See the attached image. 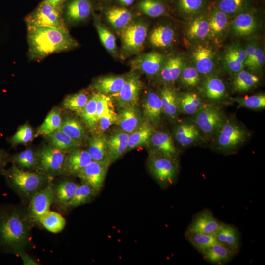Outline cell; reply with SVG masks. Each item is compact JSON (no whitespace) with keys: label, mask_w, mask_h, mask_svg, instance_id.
<instances>
[{"label":"cell","mask_w":265,"mask_h":265,"mask_svg":"<svg viewBox=\"0 0 265 265\" xmlns=\"http://www.w3.org/2000/svg\"><path fill=\"white\" fill-rule=\"evenodd\" d=\"M98 192L87 184L78 185L74 194L66 207L75 208L89 202Z\"/></svg>","instance_id":"43"},{"label":"cell","mask_w":265,"mask_h":265,"mask_svg":"<svg viewBox=\"0 0 265 265\" xmlns=\"http://www.w3.org/2000/svg\"><path fill=\"white\" fill-rule=\"evenodd\" d=\"M140 112L136 106H128L120 108L116 123L121 130L130 133L142 123Z\"/></svg>","instance_id":"21"},{"label":"cell","mask_w":265,"mask_h":265,"mask_svg":"<svg viewBox=\"0 0 265 265\" xmlns=\"http://www.w3.org/2000/svg\"><path fill=\"white\" fill-rule=\"evenodd\" d=\"M147 165L150 173L161 188H167L175 183L179 169L177 159L151 153Z\"/></svg>","instance_id":"5"},{"label":"cell","mask_w":265,"mask_h":265,"mask_svg":"<svg viewBox=\"0 0 265 265\" xmlns=\"http://www.w3.org/2000/svg\"><path fill=\"white\" fill-rule=\"evenodd\" d=\"M204 91L205 97L209 100L217 102L224 98L226 87L219 78L211 76L208 78L204 84Z\"/></svg>","instance_id":"38"},{"label":"cell","mask_w":265,"mask_h":265,"mask_svg":"<svg viewBox=\"0 0 265 265\" xmlns=\"http://www.w3.org/2000/svg\"><path fill=\"white\" fill-rule=\"evenodd\" d=\"M62 122L61 112L58 108H53L46 116L44 122L39 127L38 135L47 136L52 132L59 129Z\"/></svg>","instance_id":"44"},{"label":"cell","mask_w":265,"mask_h":265,"mask_svg":"<svg viewBox=\"0 0 265 265\" xmlns=\"http://www.w3.org/2000/svg\"><path fill=\"white\" fill-rule=\"evenodd\" d=\"M126 79V77L123 76L101 77L95 81L93 86L97 93L110 96L122 88Z\"/></svg>","instance_id":"27"},{"label":"cell","mask_w":265,"mask_h":265,"mask_svg":"<svg viewBox=\"0 0 265 265\" xmlns=\"http://www.w3.org/2000/svg\"><path fill=\"white\" fill-rule=\"evenodd\" d=\"M93 161L109 167L111 164L108 152L106 140L104 136L98 134L88 139L87 150Z\"/></svg>","instance_id":"22"},{"label":"cell","mask_w":265,"mask_h":265,"mask_svg":"<svg viewBox=\"0 0 265 265\" xmlns=\"http://www.w3.org/2000/svg\"><path fill=\"white\" fill-rule=\"evenodd\" d=\"M142 89L139 77L132 73L126 77L122 88L117 93L109 96L115 101L120 108L128 106H136Z\"/></svg>","instance_id":"10"},{"label":"cell","mask_w":265,"mask_h":265,"mask_svg":"<svg viewBox=\"0 0 265 265\" xmlns=\"http://www.w3.org/2000/svg\"><path fill=\"white\" fill-rule=\"evenodd\" d=\"M147 27L141 22L129 23L122 29L121 41L124 49L129 53L140 51L147 36Z\"/></svg>","instance_id":"11"},{"label":"cell","mask_w":265,"mask_h":265,"mask_svg":"<svg viewBox=\"0 0 265 265\" xmlns=\"http://www.w3.org/2000/svg\"><path fill=\"white\" fill-rule=\"evenodd\" d=\"M259 81L258 76L242 70L236 74L232 81V86L235 91L243 93L255 87Z\"/></svg>","instance_id":"34"},{"label":"cell","mask_w":265,"mask_h":265,"mask_svg":"<svg viewBox=\"0 0 265 265\" xmlns=\"http://www.w3.org/2000/svg\"><path fill=\"white\" fill-rule=\"evenodd\" d=\"M178 143L183 147H187L200 140L202 133L193 121H183L178 124L173 131Z\"/></svg>","instance_id":"17"},{"label":"cell","mask_w":265,"mask_h":265,"mask_svg":"<svg viewBox=\"0 0 265 265\" xmlns=\"http://www.w3.org/2000/svg\"><path fill=\"white\" fill-rule=\"evenodd\" d=\"M92 10L90 0H66L62 6L65 23L71 24L86 20L91 14Z\"/></svg>","instance_id":"12"},{"label":"cell","mask_w":265,"mask_h":265,"mask_svg":"<svg viewBox=\"0 0 265 265\" xmlns=\"http://www.w3.org/2000/svg\"><path fill=\"white\" fill-rule=\"evenodd\" d=\"M59 129L73 139L81 142L86 137L85 129L76 118L67 117L62 120Z\"/></svg>","instance_id":"40"},{"label":"cell","mask_w":265,"mask_h":265,"mask_svg":"<svg viewBox=\"0 0 265 265\" xmlns=\"http://www.w3.org/2000/svg\"><path fill=\"white\" fill-rule=\"evenodd\" d=\"M3 174L10 188L30 199L46 186L49 178V176L43 173L25 171L14 164Z\"/></svg>","instance_id":"3"},{"label":"cell","mask_w":265,"mask_h":265,"mask_svg":"<svg viewBox=\"0 0 265 265\" xmlns=\"http://www.w3.org/2000/svg\"><path fill=\"white\" fill-rule=\"evenodd\" d=\"M257 46L254 43L248 44L245 48L246 53V58L244 62V66L250 69L254 58Z\"/></svg>","instance_id":"59"},{"label":"cell","mask_w":265,"mask_h":265,"mask_svg":"<svg viewBox=\"0 0 265 265\" xmlns=\"http://www.w3.org/2000/svg\"><path fill=\"white\" fill-rule=\"evenodd\" d=\"M142 108L145 121L153 125L160 123L164 112L159 96L152 91L148 92L143 99Z\"/></svg>","instance_id":"16"},{"label":"cell","mask_w":265,"mask_h":265,"mask_svg":"<svg viewBox=\"0 0 265 265\" xmlns=\"http://www.w3.org/2000/svg\"><path fill=\"white\" fill-rule=\"evenodd\" d=\"M185 236L200 253L217 242L214 234L194 233L185 234Z\"/></svg>","instance_id":"46"},{"label":"cell","mask_w":265,"mask_h":265,"mask_svg":"<svg viewBox=\"0 0 265 265\" xmlns=\"http://www.w3.org/2000/svg\"><path fill=\"white\" fill-rule=\"evenodd\" d=\"M208 262L215 265H224L229 263L236 255V253L217 242L201 253Z\"/></svg>","instance_id":"24"},{"label":"cell","mask_w":265,"mask_h":265,"mask_svg":"<svg viewBox=\"0 0 265 265\" xmlns=\"http://www.w3.org/2000/svg\"><path fill=\"white\" fill-rule=\"evenodd\" d=\"M148 144L151 148V153L174 159L178 158V150L171 135L168 132L162 131L153 132Z\"/></svg>","instance_id":"15"},{"label":"cell","mask_w":265,"mask_h":265,"mask_svg":"<svg viewBox=\"0 0 265 265\" xmlns=\"http://www.w3.org/2000/svg\"><path fill=\"white\" fill-rule=\"evenodd\" d=\"M28 57L40 61L48 56L76 47L78 42L67 29L41 26H27Z\"/></svg>","instance_id":"1"},{"label":"cell","mask_w":265,"mask_h":265,"mask_svg":"<svg viewBox=\"0 0 265 265\" xmlns=\"http://www.w3.org/2000/svg\"><path fill=\"white\" fill-rule=\"evenodd\" d=\"M32 220L12 206L0 207V250L18 254L29 239Z\"/></svg>","instance_id":"2"},{"label":"cell","mask_w":265,"mask_h":265,"mask_svg":"<svg viewBox=\"0 0 265 265\" xmlns=\"http://www.w3.org/2000/svg\"><path fill=\"white\" fill-rule=\"evenodd\" d=\"M78 184L70 180H63L53 187L54 200L59 204L67 207L72 199Z\"/></svg>","instance_id":"36"},{"label":"cell","mask_w":265,"mask_h":265,"mask_svg":"<svg viewBox=\"0 0 265 265\" xmlns=\"http://www.w3.org/2000/svg\"><path fill=\"white\" fill-rule=\"evenodd\" d=\"M179 79L182 85L187 88L196 87L200 82L199 73L194 67H185Z\"/></svg>","instance_id":"53"},{"label":"cell","mask_w":265,"mask_h":265,"mask_svg":"<svg viewBox=\"0 0 265 265\" xmlns=\"http://www.w3.org/2000/svg\"><path fill=\"white\" fill-rule=\"evenodd\" d=\"M109 167L92 161L76 175L82 183L91 186L97 192L102 188Z\"/></svg>","instance_id":"14"},{"label":"cell","mask_w":265,"mask_h":265,"mask_svg":"<svg viewBox=\"0 0 265 265\" xmlns=\"http://www.w3.org/2000/svg\"><path fill=\"white\" fill-rule=\"evenodd\" d=\"M221 223L210 210L204 209L194 216L185 234L200 233L214 234Z\"/></svg>","instance_id":"13"},{"label":"cell","mask_w":265,"mask_h":265,"mask_svg":"<svg viewBox=\"0 0 265 265\" xmlns=\"http://www.w3.org/2000/svg\"><path fill=\"white\" fill-rule=\"evenodd\" d=\"M92 161L87 150L79 147L74 148L66 155L64 172L76 176L80 170Z\"/></svg>","instance_id":"19"},{"label":"cell","mask_w":265,"mask_h":265,"mask_svg":"<svg viewBox=\"0 0 265 265\" xmlns=\"http://www.w3.org/2000/svg\"><path fill=\"white\" fill-rule=\"evenodd\" d=\"M97 93L89 96L88 101L81 113L80 114L87 126L92 130L98 125L96 114Z\"/></svg>","instance_id":"47"},{"label":"cell","mask_w":265,"mask_h":265,"mask_svg":"<svg viewBox=\"0 0 265 265\" xmlns=\"http://www.w3.org/2000/svg\"><path fill=\"white\" fill-rule=\"evenodd\" d=\"M233 101L238 104V107L250 109H261L265 107V95L258 94L242 97H236Z\"/></svg>","instance_id":"49"},{"label":"cell","mask_w":265,"mask_h":265,"mask_svg":"<svg viewBox=\"0 0 265 265\" xmlns=\"http://www.w3.org/2000/svg\"><path fill=\"white\" fill-rule=\"evenodd\" d=\"M66 0H43L42 1L55 6H62Z\"/></svg>","instance_id":"62"},{"label":"cell","mask_w":265,"mask_h":265,"mask_svg":"<svg viewBox=\"0 0 265 265\" xmlns=\"http://www.w3.org/2000/svg\"><path fill=\"white\" fill-rule=\"evenodd\" d=\"M52 177L49 176L46 186L36 192L30 198L28 214L32 222H39L54 200Z\"/></svg>","instance_id":"9"},{"label":"cell","mask_w":265,"mask_h":265,"mask_svg":"<svg viewBox=\"0 0 265 265\" xmlns=\"http://www.w3.org/2000/svg\"><path fill=\"white\" fill-rule=\"evenodd\" d=\"M38 223L48 231L56 233L64 228L66 220L60 214L49 210L42 215Z\"/></svg>","instance_id":"41"},{"label":"cell","mask_w":265,"mask_h":265,"mask_svg":"<svg viewBox=\"0 0 265 265\" xmlns=\"http://www.w3.org/2000/svg\"><path fill=\"white\" fill-rule=\"evenodd\" d=\"M9 160L7 153L3 149H0V174L3 173L5 171L4 168Z\"/></svg>","instance_id":"60"},{"label":"cell","mask_w":265,"mask_h":265,"mask_svg":"<svg viewBox=\"0 0 265 265\" xmlns=\"http://www.w3.org/2000/svg\"><path fill=\"white\" fill-rule=\"evenodd\" d=\"M33 138L32 128L29 124H25L18 129L15 133L9 139V142L14 146L28 143Z\"/></svg>","instance_id":"54"},{"label":"cell","mask_w":265,"mask_h":265,"mask_svg":"<svg viewBox=\"0 0 265 265\" xmlns=\"http://www.w3.org/2000/svg\"><path fill=\"white\" fill-rule=\"evenodd\" d=\"M265 61V53L260 47H257L254 60L249 70L259 71L263 67Z\"/></svg>","instance_id":"58"},{"label":"cell","mask_w":265,"mask_h":265,"mask_svg":"<svg viewBox=\"0 0 265 265\" xmlns=\"http://www.w3.org/2000/svg\"><path fill=\"white\" fill-rule=\"evenodd\" d=\"M226 118L215 105L203 103L194 114L193 121L203 135L211 138L216 135Z\"/></svg>","instance_id":"6"},{"label":"cell","mask_w":265,"mask_h":265,"mask_svg":"<svg viewBox=\"0 0 265 265\" xmlns=\"http://www.w3.org/2000/svg\"><path fill=\"white\" fill-rule=\"evenodd\" d=\"M256 26V19L254 14L242 11L234 19L232 29L236 35L245 36L251 34L255 31Z\"/></svg>","instance_id":"28"},{"label":"cell","mask_w":265,"mask_h":265,"mask_svg":"<svg viewBox=\"0 0 265 265\" xmlns=\"http://www.w3.org/2000/svg\"><path fill=\"white\" fill-rule=\"evenodd\" d=\"M246 56L245 49L240 45L235 44L229 47L224 55L226 69L231 73L236 74L242 70Z\"/></svg>","instance_id":"23"},{"label":"cell","mask_w":265,"mask_h":265,"mask_svg":"<svg viewBox=\"0 0 265 265\" xmlns=\"http://www.w3.org/2000/svg\"><path fill=\"white\" fill-rule=\"evenodd\" d=\"M214 235L217 242L228 247L236 254L238 252L241 246L240 235L235 226L222 222Z\"/></svg>","instance_id":"20"},{"label":"cell","mask_w":265,"mask_h":265,"mask_svg":"<svg viewBox=\"0 0 265 265\" xmlns=\"http://www.w3.org/2000/svg\"><path fill=\"white\" fill-rule=\"evenodd\" d=\"M163 112L170 119H176L179 112L177 94L175 90L169 87L164 86L161 90L159 96Z\"/></svg>","instance_id":"33"},{"label":"cell","mask_w":265,"mask_h":265,"mask_svg":"<svg viewBox=\"0 0 265 265\" xmlns=\"http://www.w3.org/2000/svg\"><path fill=\"white\" fill-rule=\"evenodd\" d=\"M89 96L85 90L66 96L63 102L64 108L80 114L85 106Z\"/></svg>","instance_id":"45"},{"label":"cell","mask_w":265,"mask_h":265,"mask_svg":"<svg viewBox=\"0 0 265 265\" xmlns=\"http://www.w3.org/2000/svg\"><path fill=\"white\" fill-rule=\"evenodd\" d=\"M177 101L179 112L186 115H194L203 104L199 95L193 92L177 95Z\"/></svg>","instance_id":"32"},{"label":"cell","mask_w":265,"mask_h":265,"mask_svg":"<svg viewBox=\"0 0 265 265\" xmlns=\"http://www.w3.org/2000/svg\"><path fill=\"white\" fill-rule=\"evenodd\" d=\"M205 0H178L179 10L187 15H193L200 12L204 7Z\"/></svg>","instance_id":"55"},{"label":"cell","mask_w":265,"mask_h":265,"mask_svg":"<svg viewBox=\"0 0 265 265\" xmlns=\"http://www.w3.org/2000/svg\"><path fill=\"white\" fill-rule=\"evenodd\" d=\"M250 133L243 125L236 119L226 118L215 136L216 148L223 153H232L247 140Z\"/></svg>","instance_id":"4"},{"label":"cell","mask_w":265,"mask_h":265,"mask_svg":"<svg viewBox=\"0 0 265 265\" xmlns=\"http://www.w3.org/2000/svg\"><path fill=\"white\" fill-rule=\"evenodd\" d=\"M117 119V114L115 112L113 106L106 110L99 118L98 124L99 129L102 131L108 129L110 126L116 124Z\"/></svg>","instance_id":"56"},{"label":"cell","mask_w":265,"mask_h":265,"mask_svg":"<svg viewBox=\"0 0 265 265\" xmlns=\"http://www.w3.org/2000/svg\"><path fill=\"white\" fill-rule=\"evenodd\" d=\"M137 7L141 12L151 17L160 16L166 11L164 4L159 0H141Z\"/></svg>","instance_id":"50"},{"label":"cell","mask_w":265,"mask_h":265,"mask_svg":"<svg viewBox=\"0 0 265 265\" xmlns=\"http://www.w3.org/2000/svg\"><path fill=\"white\" fill-rule=\"evenodd\" d=\"M11 160L19 168L32 169L36 167L37 156L33 150L28 149L14 155Z\"/></svg>","instance_id":"48"},{"label":"cell","mask_w":265,"mask_h":265,"mask_svg":"<svg viewBox=\"0 0 265 265\" xmlns=\"http://www.w3.org/2000/svg\"><path fill=\"white\" fill-rule=\"evenodd\" d=\"M184 67V62L181 56L172 57L164 63L158 73L159 78L164 83H172L179 79Z\"/></svg>","instance_id":"26"},{"label":"cell","mask_w":265,"mask_h":265,"mask_svg":"<svg viewBox=\"0 0 265 265\" xmlns=\"http://www.w3.org/2000/svg\"><path fill=\"white\" fill-rule=\"evenodd\" d=\"M193 58L195 68L199 74L207 75L213 70V55L208 47L202 45L197 46L193 52Z\"/></svg>","instance_id":"29"},{"label":"cell","mask_w":265,"mask_h":265,"mask_svg":"<svg viewBox=\"0 0 265 265\" xmlns=\"http://www.w3.org/2000/svg\"><path fill=\"white\" fill-rule=\"evenodd\" d=\"M174 34V30L170 26L160 25L152 31L149 37V41L154 47H167L173 42Z\"/></svg>","instance_id":"35"},{"label":"cell","mask_w":265,"mask_h":265,"mask_svg":"<svg viewBox=\"0 0 265 265\" xmlns=\"http://www.w3.org/2000/svg\"><path fill=\"white\" fill-rule=\"evenodd\" d=\"M62 6H53L42 1L32 12L26 16L25 22L27 26L67 29L62 16Z\"/></svg>","instance_id":"7"},{"label":"cell","mask_w":265,"mask_h":265,"mask_svg":"<svg viewBox=\"0 0 265 265\" xmlns=\"http://www.w3.org/2000/svg\"><path fill=\"white\" fill-rule=\"evenodd\" d=\"M153 132L151 124L146 121L143 122L137 129L129 133L127 151L148 144Z\"/></svg>","instance_id":"31"},{"label":"cell","mask_w":265,"mask_h":265,"mask_svg":"<svg viewBox=\"0 0 265 265\" xmlns=\"http://www.w3.org/2000/svg\"><path fill=\"white\" fill-rule=\"evenodd\" d=\"M247 5V0H219L217 8L228 15L240 13Z\"/></svg>","instance_id":"52"},{"label":"cell","mask_w":265,"mask_h":265,"mask_svg":"<svg viewBox=\"0 0 265 265\" xmlns=\"http://www.w3.org/2000/svg\"><path fill=\"white\" fill-rule=\"evenodd\" d=\"M123 5L129 6L132 4L134 0H118Z\"/></svg>","instance_id":"63"},{"label":"cell","mask_w":265,"mask_h":265,"mask_svg":"<svg viewBox=\"0 0 265 265\" xmlns=\"http://www.w3.org/2000/svg\"><path fill=\"white\" fill-rule=\"evenodd\" d=\"M65 152L51 145L41 148L37 153L38 172L51 177L64 172Z\"/></svg>","instance_id":"8"},{"label":"cell","mask_w":265,"mask_h":265,"mask_svg":"<svg viewBox=\"0 0 265 265\" xmlns=\"http://www.w3.org/2000/svg\"><path fill=\"white\" fill-rule=\"evenodd\" d=\"M18 255L22 258L24 265H38V263L35 261L29 255L25 253L23 250L18 253Z\"/></svg>","instance_id":"61"},{"label":"cell","mask_w":265,"mask_h":265,"mask_svg":"<svg viewBox=\"0 0 265 265\" xmlns=\"http://www.w3.org/2000/svg\"><path fill=\"white\" fill-rule=\"evenodd\" d=\"M106 16L110 24L116 29H123L132 19V14L127 8L113 7L108 9Z\"/></svg>","instance_id":"39"},{"label":"cell","mask_w":265,"mask_h":265,"mask_svg":"<svg viewBox=\"0 0 265 265\" xmlns=\"http://www.w3.org/2000/svg\"><path fill=\"white\" fill-rule=\"evenodd\" d=\"M47 136L51 146L64 152L80 147L81 145V142L71 138L59 129Z\"/></svg>","instance_id":"37"},{"label":"cell","mask_w":265,"mask_h":265,"mask_svg":"<svg viewBox=\"0 0 265 265\" xmlns=\"http://www.w3.org/2000/svg\"><path fill=\"white\" fill-rule=\"evenodd\" d=\"M95 26L102 44L109 52L114 53L116 49L114 35L97 20L95 21Z\"/></svg>","instance_id":"51"},{"label":"cell","mask_w":265,"mask_h":265,"mask_svg":"<svg viewBox=\"0 0 265 265\" xmlns=\"http://www.w3.org/2000/svg\"><path fill=\"white\" fill-rule=\"evenodd\" d=\"M210 35L214 39L220 38L224 35L228 26L227 14L217 7L211 11L208 19Z\"/></svg>","instance_id":"30"},{"label":"cell","mask_w":265,"mask_h":265,"mask_svg":"<svg viewBox=\"0 0 265 265\" xmlns=\"http://www.w3.org/2000/svg\"><path fill=\"white\" fill-rule=\"evenodd\" d=\"M112 99L107 95L97 93L96 114L98 121L109 108L113 106Z\"/></svg>","instance_id":"57"},{"label":"cell","mask_w":265,"mask_h":265,"mask_svg":"<svg viewBox=\"0 0 265 265\" xmlns=\"http://www.w3.org/2000/svg\"><path fill=\"white\" fill-rule=\"evenodd\" d=\"M164 57L159 53L152 52L139 56L132 65L148 76L159 73L164 63Z\"/></svg>","instance_id":"18"},{"label":"cell","mask_w":265,"mask_h":265,"mask_svg":"<svg viewBox=\"0 0 265 265\" xmlns=\"http://www.w3.org/2000/svg\"><path fill=\"white\" fill-rule=\"evenodd\" d=\"M129 134L121 130L114 132L108 138H106L111 163L127 151Z\"/></svg>","instance_id":"25"},{"label":"cell","mask_w":265,"mask_h":265,"mask_svg":"<svg viewBox=\"0 0 265 265\" xmlns=\"http://www.w3.org/2000/svg\"><path fill=\"white\" fill-rule=\"evenodd\" d=\"M209 33L208 19L204 16H199L193 19L189 24L187 34L193 40L205 39Z\"/></svg>","instance_id":"42"}]
</instances>
